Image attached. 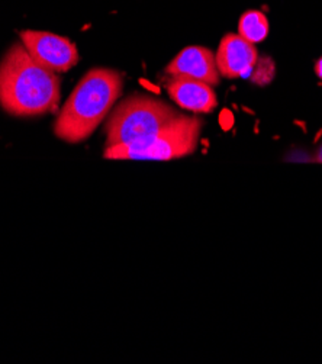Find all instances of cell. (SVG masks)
<instances>
[{
	"instance_id": "obj_2",
	"label": "cell",
	"mask_w": 322,
	"mask_h": 364,
	"mask_svg": "<svg viewBox=\"0 0 322 364\" xmlns=\"http://www.w3.org/2000/svg\"><path fill=\"white\" fill-rule=\"evenodd\" d=\"M122 85V76L115 70L87 71L54 122L55 136L68 144L86 141L112 111Z\"/></svg>"
},
{
	"instance_id": "obj_6",
	"label": "cell",
	"mask_w": 322,
	"mask_h": 364,
	"mask_svg": "<svg viewBox=\"0 0 322 364\" xmlns=\"http://www.w3.org/2000/svg\"><path fill=\"white\" fill-rule=\"evenodd\" d=\"M166 73L173 79H190L209 86L220 83V71L215 55L205 47H188L178 53L166 67Z\"/></svg>"
},
{
	"instance_id": "obj_5",
	"label": "cell",
	"mask_w": 322,
	"mask_h": 364,
	"mask_svg": "<svg viewBox=\"0 0 322 364\" xmlns=\"http://www.w3.org/2000/svg\"><path fill=\"white\" fill-rule=\"evenodd\" d=\"M21 44L35 63L54 73H64L79 63L76 46L51 32L23 31L21 32Z\"/></svg>"
},
{
	"instance_id": "obj_9",
	"label": "cell",
	"mask_w": 322,
	"mask_h": 364,
	"mask_svg": "<svg viewBox=\"0 0 322 364\" xmlns=\"http://www.w3.org/2000/svg\"><path fill=\"white\" fill-rule=\"evenodd\" d=\"M238 31L245 41L256 46L269 35V21L260 11H248L240 18Z\"/></svg>"
},
{
	"instance_id": "obj_11",
	"label": "cell",
	"mask_w": 322,
	"mask_h": 364,
	"mask_svg": "<svg viewBox=\"0 0 322 364\" xmlns=\"http://www.w3.org/2000/svg\"><path fill=\"white\" fill-rule=\"evenodd\" d=\"M315 73H316V76L322 80V57L315 64Z\"/></svg>"
},
{
	"instance_id": "obj_1",
	"label": "cell",
	"mask_w": 322,
	"mask_h": 364,
	"mask_svg": "<svg viewBox=\"0 0 322 364\" xmlns=\"http://www.w3.org/2000/svg\"><path fill=\"white\" fill-rule=\"evenodd\" d=\"M61 80L54 71L35 63L22 44H15L0 63V106L18 118L54 112Z\"/></svg>"
},
{
	"instance_id": "obj_8",
	"label": "cell",
	"mask_w": 322,
	"mask_h": 364,
	"mask_svg": "<svg viewBox=\"0 0 322 364\" xmlns=\"http://www.w3.org/2000/svg\"><path fill=\"white\" fill-rule=\"evenodd\" d=\"M167 90L176 105L195 114H209L218 106L217 95L212 90V86L203 82L173 79Z\"/></svg>"
},
{
	"instance_id": "obj_10",
	"label": "cell",
	"mask_w": 322,
	"mask_h": 364,
	"mask_svg": "<svg viewBox=\"0 0 322 364\" xmlns=\"http://www.w3.org/2000/svg\"><path fill=\"white\" fill-rule=\"evenodd\" d=\"M220 124L222 125V128L225 129V131H228V129H231V127H232V124H234V117H232V114L230 112V111H222V114H221V118H220Z\"/></svg>"
},
{
	"instance_id": "obj_7",
	"label": "cell",
	"mask_w": 322,
	"mask_h": 364,
	"mask_svg": "<svg viewBox=\"0 0 322 364\" xmlns=\"http://www.w3.org/2000/svg\"><path fill=\"white\" fill-rule=\"evenodd\" d=\"M259 54L254 44L245 41L241 35L228 33L225 35L217 57V67L220 75L227 79H237L252 68L257 63Z\"/></svg>"
},
{
	"instance_id": "obj_3",
	"label": "cell",
	"mask_w": 322,
	"mask_h": 364,
	"mask_svg": "<svg viewBox=\"0 0 322 364\" xmlns=\"http://www.w3.org/2000/svg\"><path fill=\"white\" fill-rule=\"evenodd\" d=\"M182 115L168 103L134 95L121 102L106 124V147L146 141L164 131Z\"/></svg>"
},
{
	"instance_id": "obj_4",
	"label": "cell",
	"mask_w": 322,
	"mask_h": 364,
	"mask_svg": "<svg viewBox=\"0 0 322 364\" xmlns=\"http://www.w3.org/2000/svg\"><path fill=\"white\" fill-rule=\"evenodd\" d=\"M202 131L196 117H181L164 131L146 141L106 147L103 157L111 160H173L195 153Z\"/></svg>"
}]
</instances>
